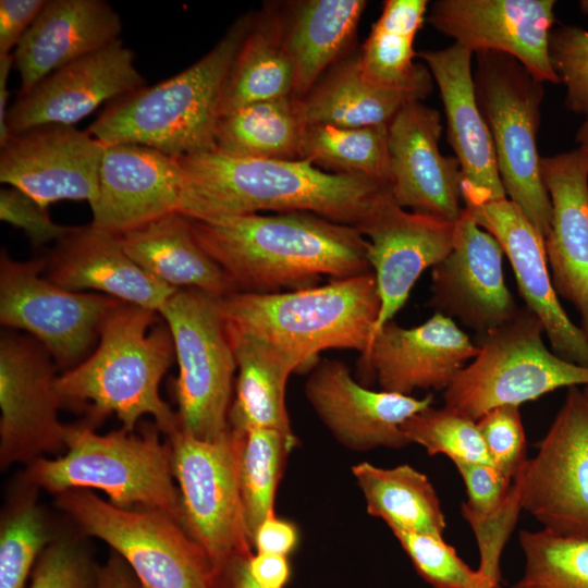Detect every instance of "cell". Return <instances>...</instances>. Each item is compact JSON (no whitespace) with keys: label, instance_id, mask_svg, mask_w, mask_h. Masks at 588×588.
I'll list each match as a JSON object with an SVG mask.
<instances>
[{"label":"cell","instance_id":"cell-1","mask_svg":"<svg viewBox=\"0 0 588 588\" xmlns=\"http://www.w3.org/2000/svg\"><path fill=\"white\" fill-rule=\"evenodd\" d=\"M179 212L217 221L259 211H306L356 225L391 184L331 173L306 159L238 157L217 149L177 158Z\"/></svg>","mask_w":588,"mask_h":588},{"label":"cell","instance_id":"cell-2","mask_svg":"<svg viewBox=\"0 0 588 588\" xmlns=\"http://www.w3.org/2000/svg\"><path fill=\"white\" fill-rule=\"evenodd\" d=\"M201 248L237 292L269 294L372 273L359 230L306 211L189 219Z\"/></svg>","mask_w":588,"mask_h":588},{"label":"cell","instance_id":"cell-3","mask_svg":"<svg viewBox=\"0 0 588 588\" xmlns=\"http://www.w3.org/2000/svg\"><path fill=\"white\" fill-rule=\"evenodd\" d=\"M159 313L121 303L103 319L95 351L57 378L63 408L85 409L96 427L114 414L134 431L149 415L166 437L180 429L176 412L160 393L162 377L175 358L168 326Z\"/></svg>","mask_w":588,"mask_h":588},{"label":"cell","instance_id":"cell-4","mask_svg":"<svg viewBox=\"0 0 588 588\" xmlns=\"http://www.w3.org/2000/svg\"><path fill=\"white\" fill-rule=\"evenodd\" d=\"M217 304L228 330L268 345L296 371L310 370L326 350L364 355L381 307L373 273L278 293L236 291Z\"/></svg>","mask_w":588,"mask_h":588},{"label":"cell","instance_id":"cell-5","mask_svg":"<svg viewBox=\"0 0 588 588\" xmlns=\"http://www.w3.org/2000/svg\"><path fill=\"white\" fill-rule=\"evenodd\" d=\"M253 20L240 16L184 71L108 103L88 133L105 145L138 144L175 158L215 149L221 95Z\"/></svg>","mask_w":588,"mask_h":588},{"label":"cell","instance_id":"cell-6","mask_svg":"<svg viewBox=\"0 0 588 588\" xmlns=\"http://www.w3.org/2000/svg\"><path fill=\"white\" fill-rule=\"evenodd\" d=\"M160 433L152 421L142 425L138 432L121 427L98 434L83 420L68 426L63 455L34 461L20 479L53 495L69 489H97L117 506L156 509L184 527L171 448Z\"/></svg>","mask_w":588,"mask_h":588},{"label":"cell","instance_id":"cell-7","mask_svg":"<svg viewBox=\"0 0 588 588\" xmlns=\"http://www.w3.org/2000/svg\"><path fill=\"white\" fill-rule=\"evenodd\" d=\"M476 62V98L492 137L504 191L544 238L552 207L537 149L542 82L505 53L478 52Z\"/></svg>","mask_w":588,"mask_h":588},{"label":"cell","instance_id":"cell-8","mask_svg":"<svg viewBox=\"0 0 588 588\" xmlns=\"http://www.w3.org/2000/svg\"><path fill=\"white\" fill-rule=\"evenodd\" d=\"M543 333L538 317L524 306L509 322L480 334L477 356L443 391L444 406L476 421L498 406L588 385V367L549 351Z\"/></svg>","mask_w":588,"mask_h":588},{"label":"cell","instance_id":"cell-9","mask_svg":"<svg viewBox=\"0 0 588 588\" xmlns=\"http://www.w3.org/2000/svg\"><path fill=\"white\" fill-rule=\"evenodd\" d=\"M54 504L83 535L118 553L144 588H212L216 569L209 555L166 513L120 507L89 489L57 493Z\"/></svg>","mask_w":588,"mask_h":588},{"label":"cell","instance_id":"cell-10","mask_svg":"<svg viewBox=\"0 0 588 588\" xmlns=\"http://www.w3.org/2000/svg\"><path fill=\"white\" fill-rule=\"evenodd\" d=\"M217 299L179 289L159 309L179 365L174 381L180 429L215 441L229 430L236 359Z\"/></svg>","mask_w":588,"mask_h":588},{"label":"cell","instance_id":"cell-11","mask_svg":"<svg viewBox=\"0 0 588 588\" xmlns=\"http://www.w3.org/2000/svg\"><path fill=\"white\" fill-rule=\"evenodd\" d=\"M167 440L184 527L207 552L215 569L236 554L254 553L238 483L241 432L230 428L222 438L206 441L177 429Z\"/></svg>","mask_w":588,"mask_h":588},{"label":"cell","instance_id":"cell-12","mask_svg":"<svg viewBox=\"0 0 588 588\" xmlns=\"http://www.w3.org/2000/svg\"><path fill=\"white\" fill-rule=\"evenodd\" d=\"M45 267L46 258L20 261L1 250L0 322L26 331L68 370L85 358L103 319L122 302L66 290L42 274Z\"/></svg>","mask_w":588,"mask_h":588},{"label":"cell","instance_id":"cell-13","mask_svg":"<svg viewBox=\"0 0 588 588\" xmlns=\"http://www.w3.org/2000/svg\"><path fill=\"white\" fill-rule=\"evenodd\" d=\"M522 509L542 529L588 540V400L567 388L549 430L514 478Z\"/></svg>","mask_w":588,"mask_h":588},{"label":"cell","instance_id":"cell-14","mask_svg":"<svg viewBox=\"0 0 588 588\" xmlns=\"http://www.w3.org/2000/svg\"><path fill=\"white\" fill-rule=\"evenodd\" d=\"M57 365L34 338L4 331L0 338V468L28 465L65 452L68 426L57 390Z\"/></svg>","mask_w":588,"mask_h":588},{"label":"cell","instance_id":"cell-15","mask_svg":"<svg viewBox=\"0 0 588 588\" xmlns=\"http://www.w3.org/2000/svg\"><path fill=\"white\" fill-rule=\"evenodd\" d=\"M106 145L74 125L50 124L13 134L0 151V182L47 208L97 199Z\"/></svg>","mask_w":588,"mask_h":588},{"label":"cell","instance_id":"cell-16","mask_svg":"<svg viewBox=\"0 0 588 588\" xmlns=\"http://www.w3.org/2000/svg\"><path fill=\"white\" fill-rule=\"evenodd\" d=\"M503 255L499 241L464 207L452 250L431 271V307L478 335L512 320L519 307L504 280Z\"/></svg>","mask_w":588,"mask_h":588},{"label":"cell","instance_id":"cell-17","mask_svg":"<svg viewBox=\"0 0 588 588\" xmlns=\"http://www.w3.org/2000/svg\"><path fill=\"white\" fill-rule=\"evenodd\" d=\"M554 0H438L427 22L473 53L518 60L538 81L560 84L549 56Z\"/></svg>","mask_w":588,"mask_h":588},{"label":"cell","instance_id":"cell-18","mask_svg":"<svg viewBox=\"0 0 588 588\" xmlns=\"http://www.w3.org/2000/svg\"><path fill=\"white\" fill-rule=\"evenodd\" d=\"M355 226L368 241L367 257L381 303L376 333L405 305L422 272L450 254L455 222L407 211L388 195Z\"/></svg>","mask_w":588,"mask_h":588},{"label":"cell","instance_id":"cell-19","mask_svg":"<svg viewBox=\"0 0 588 588\" xmlns=\"http://www.w3.org/2000/svg\"><path fill=\"white\" fill-rule=\"evenodd\" d=\"M304 392L334 439L357 452L411 444L402 425L433 402L430 393L417 399L368 389L353 378L344 362L328 358L319 359L309 370Z\"/></svg>","mask_w":588,"mask_h":588},{"label":"cell","instance_id":"cell-20","mask_svg":"<svg viewBox=\"0 0 588 588\" xmlns=\"http://www.w3.org/2000/svg\"><path fill=\"white\" fill-rule=\"evenodd\" d=\"M146 86L134 52L122 40L49 74L9 109L10 136L30 128L75 125L103 102H112Z\"/></svg>","mask_w":588,"mask_h":588},{"label":"cell","instance_id":"cell-21","mask_svg":"<svg viewBox=\"0 0 588 588\" xmlns=\"http://www.w3.org/2000/svg\"><path fill=\"white\" fill-rule=\"evenodd\" d=\"M478 351L453 319L436 313L413 328L393 320L384 323L360 355L359 367L383 391L405 395L416 390L444 391Z\"/></svg>","mask_w":588,"mask_h":588},{"label":"cell","instance_id":"cell-22","mask_svg":"<svg viewBox=\"0 0 588 588\" xmlns=\"http://www.w3.org/2000/svg\"><path fill=\"white\" fill-rule=\"evenodd\" d=\"M440 112L420 101L402 107L389 124L391 198L402 208L455 222L463 212L461 168L439 150Z\"/></svg>","mask_w":588,"mask_h":588},{"label":"cell","instance_id":"cell-23","mask_svg":"<svg viewBox=\"0 0 588 588\" xmlns=\"http://www.w3.org/2000/svg\"><path fill=\"white\" fill-rule=\"evenodd\" d=\"M465 208L501 244L525 307L542 323L553 353L588 367V336L569 319L558 298L548 269L544 238L509 198Z\"/></svg>","mask_w":588,"mask_h":588},{"label":"cell","instance_id":"cell-24","mask_svg":"<svg viewBox=\"0 0 588 588\" xmlns=\"http://www.w3.org/2000/svg\"><path fill=\"white\" fill-rule=\"evenodd\" d=\"M417 56L426 62L440 90L448 140L461 168L464 207L507 198L492 137L476 98L473 52L454 42Z\"/></svg>","mask_w":588,"mask_h":588},{"label":"cell","instance_id":"cell-25","mask_svg":"<svg viewBox=\"0 0 588 588\" xmlns=\"http://www.w3.org/2000/svg\"><path fill=\"white\" fill-rule=\"evenodd\" d=\"M177 158L138 144L106 145L90 225L120 236L179 212Z\"/></svg>","mask_w":588,"mask_h":588},{"label":"cell","instance_id":"cell-26","mask_svg":"<svg viewBox=\"0 0 588 588\" xmlns=\"http://www.w3.org/2000/svg\"><path fill=\"white\" fill-rule=\"evenodd\" d=\"M552 217L544 250L556 294L580 316L588 336V151L581 147L540 159Z\"/></svg>","mask_w":588,"mask_h":588},{"label":"cell","instance_id":"cell-27","mask_svg":"<svg viewBox=\"0 0 588 588\" xmlns=\"http://www.w3.org/2000/svg\"><path fill=\"white\" fill-rule=\"evenodd\" d=\"M44 273L66 290H91L157 313L176 291L143 270L118 236L90 224L73 226L56 243Z\"/></svg>","mask_w":588,"mask_h":588},{"label":"cell","instance_id":"cell-28","mask_svg":"<svg viewBox=\"0 0 588 588\" xmlns=\"http://www.w3.org/2000/svg\"><path fill=\"white\" fill-rule=\"evenodd\" d=\"M122 22L103 0H47L13 51L24 95L52 72L120 40Z\"/></svg>","mask_w":588,"mask_h":588},{"label":"cell","instance_id":"cell-29","mask_svg":"<svg viewBox=\"0 0 588 588\" xmlns=\"http://www.w3.org/2000/svg\"><path fill=\"white\" fill-rule=\"evenodd\" d=\"M118 237L143 270L173 289H193L215 298L236 292L228 274L197 243L189 219L180 212Z\"/></svg>","mask_w":588,"mask_h":588},{"label":"cell","instance_id":"cell-30","mask_svg":"<svg viewBox=\"0 0 588 588\" xmlns=\"http://www.w3.org/2000/svg\"><path fill=\"white\" fill-rule=\"evenodd\" d=\"M364 0H307L284 16L283 36L294 68L293 97L302 99L328 69L348 56Z\"/></svg>","mask_w":588,"mask_h":588},{"label":"cell","instance_id":"cell-31","mask_svg":"<svg viewBox=\"0 0 588 588\" xmlns=\"http://www.w3.org/2000/svg\"><path fill=\"white\" fill-rule=\"evenodd\" d=\"M237 366L229 426L237 431L272 429L298 444L285 404L286 382L294 366L274 350L225 328Z\"/></svg>","mask_w":588,"mask_h":588},{"label":"cell","instance_id":"cell-32","mask_svg":"<svg viewBox=\"0 0 588 588\" xmlns=\"http://www.w3.org/2000/svg\"><path fill=\"white\" fill-rule=\"evenodd\" d=\"M428 1L387 0L359 50L363 77L371 85L412 93L424 99L432 89V76L414 63V39L420 29Z\"/></svg>","mask_w":588,"mask_h":588},{"label":"cell","instance_id":"cell-33","mask_svg":"<svg viewBox=\"0 0 588 588\" xmlns=\"http://www.w3.org/2000/svg\"><path fill=\"white\" fill-rule=\"evenodd\" d=\"M420 100L408 91L369 84L356 51L330 68L299 102L306 125L365 127L389 125L404 105Z\"/></svg>","mask_w":588,"mask_h":588},{"label":"cell","instance_id":"cell-34","mask_svg":"<svg viewBox=\"0 0 588 588\" xmlns=\"http://www.w3.org/2000/svg\"><path fill=\"white\" fill-rule=\"evenodd\" d=\"M295 74L286 51L282 14L254 15L225 82L220 117L244 106L293 96Z\"/></svg>","mask_w":588,"mask_h":588},{"label":"cell","instance_id":"cell-35","mask_svg":"<svg viewBox=\"0 0 588 588\" xmlns=\"http://www.w3.org/2000/svg\"><path fill=\"white\" fill-rule=\"evenodd\" d=\"M367 513L392 530L443 537L446 519L429 478L408 464L383 468L362 462L352 467Z\"/></svg>","mask_w":588,"mask_h":588},{"label":"cell","instance_id":"cell-36","mask_svg":"<svg viewBox=\"0 0 588 588\" xmlns=\"http://www.w3.org/2000/svg\"><path fill=\"white\" fill-rule=\"evenodd\" d=\"M305 126L299 99L293 96L250 103L219 118L215 149L238 157L301 159Z\"/></svg>","mask_w":588,"mask_h":588},{"label":"cell","instance_id":"cell-37","mask_svg":"<svg viewBox=\"0 0 588 588\" xmlns=\"http://www.w3.org/2000/svg\"><path fill=\"white\" fill-rule=\"evenodd\" d=\"M301 159L331 173L362 175L391 184L389 125H306Z\"/></svg>","mask_w":588,"mask_h":588},{"label":"cell","instance_id":"cell-38","mask_svg":"<svg viewBox=\"0 0 588 588\" xmlns=\"http://www.w3.org/2000/svg\"><path fill=\"white\" fill-rule=\"evenodd\" d=\"M38 489L20 479L0 519V588H25L44 549L56 539Z\"/></svg>","mask_w":588,"mask_h":588},{"label":"cell","instance_id":"cell-39","mask_svg":"<svg viewBox=\"0 0 588 588\" xmlns=\"http://www.w3.org/2000/svg\"><path fill=\"white\" fill-rule=\"evenodd\" d=\"M241 432L238 483L248 539L274 513V500L287 455L298 444L277 430L252 428Z\"/></svg>","mask_w":588,"mask_h":588},{"label":"cell","instance_id":"cell-40","mask_svg":"<svg viewBox=\"0 0 588 588\" xmlns=\"http://www.w3.org/2000/svg\"><path fill=\"white\" fill-rule=\"evenodd\" d=\"M524 571L511 588H588V540L523 529Z\"/></svg>","mask_w":588,"mask_h":588},{"label":"cell","instance_id":"cell-41","mask_svg":"<svg viewBox=\"0 0 588 588\" xmlns=\"http://www.w3.org/2000/svg\"><path fill=\"white\" fill-rule=\"evenodd\" d=\"M402 431L409 443L422 446L429 455H445L453 463L492 464L476 421L445 406L416 413L404 421Z\"/></svg>","mask_w":588,"mask_h":588},{"label":"cell","instance_id":"cell-42","mask_svg":"<svg viewBox=\"0 0 588 588\" xmlns=\"http://www.w3.org/2000/svg\"><path fill=\"white\" fill-rule=\"evenodd\" d=\"M417 574L433 588H482L481 577L443 537L395 531Z\"/></svg>","mask_w":588,"mask_h":588},{"label":"cell","instance_id":"cell-43","mask_svg":"<svg viewBox=\"0 0 588 588\" xmlns=\"http://www.w3.org/2000/svg\"><path fill=\"white\" fill-rule=\"evenodd\" d=\"M98 566L81 541L57 536L36 561L28 588H99Z\"/></svg>","mask_w":588,"mask_h":588},{"label":"cell","instance_id":"cell-44","mask_svg":"<svg viewBox=\"0 0 588 588\" xmlns=\"http://www.w3.org/2000/svg\"><path fill=\"white\" fill-rule=\"evenodd\" d=\"M549 56L560 83L566 88V108L588 117V30L567 25L553 27Z\"/></svg>","mask_w":588,"mask_h":588},{"label":"cell","instance_id":"cell-45","mask_svg":"<svg viewBox=\"0 0 588 588\" xmlns=\"http://www.w3.org/2000/svg\"><path fill=\"white\" fill-rule=\"evenodd\" d=\"M491 463L514 478L528 461L527 442L518 405H502L476 420Z\"/></svg>","mask_w":588,"mask_h":588},{"label":"cell","instance_id":"cell-46","mask_svg":"<svg viewBox=\"0 0 588 588\" xmlns=\"http://www.w3.org/2000/svg\"><path fill=\"white\" fill-rule=\"evenodd\" d=\"M522 510L519 491L517 485L513 482L504 504L493 515L481 518L462 513L471 527L478 544L480 562L477 571L481 577L482 588H500V559Z\"/></svg>","mask_w":588,"mask_h":588},{"label":"cell","instance_id":"cell-47","mask_svg":"<svg viewBox=\"0 0 588 588\" xmlns=\"http://www.w3.org/2000/svg\"><path fill=\"white\" fill-rule=\"evenodd\" d=\"M465 485L467 501L461 513L486 518L497 513L509 497L514 480L489 463H453Z\"/></svg>","mask_w":588,"mask_h":588},{"label":"cell","instance_id":"cell-48","mask_svg":"<svg viewBox=\"0 0 588 588\" xmlns=\"http://www.w3.org/2000/svg\"><path fill=\"white\" fill-rule=\"evenodd\" d=\"M0 219L21 229L36 246L51 241L57 243L73 229L52 221L47 208L10 186L0 191Z\"/></svg>","mask_w":588,"mask_h":588},{"label":"cell","instance_id":"cell-49","mask_svg":"<svg viewBox=\"0 0 588 588\" xmlns=\"http://www.w3.org/2000/svg\"><path fill=\"white\" fill-rule=\"evenodd\" d=\"M47 0L0 1V56L13 53Z\"/></svg>","mask_w":588,"mask_h":588},{"label":"cell","instance_id":"cell-50","mask_svg":"<svg viewBox=\"0 0 588 588\" xmlns=\"http://www.w3.org/2000/svg\"><path fill=\"white\" fill-rule=\"evenodd\" d=\"M298 539L296 525L272 513L258 526L253 548L256 552L287 556L295 550Z\"/></svg>","mask_w":588,"mask_h":588},{"label":"cell","instance_id":"cell-51","mask_svg":"<svg viewBox=\"0 0 588 588\" xmlns=\"http://www.w3.org/2000/svg\"><path fill=\"white\" fill-rule=\"evenodd\" d=\"M248 569L262 588H285L291 577L287 556L280 554L253 553L248 560Z\"/></svg>","mask_w":588,"mask_h":588},{"label":"cell","instance_id":"cell-52","mask_svg":"<svg viewBox=\"0 0 588 588\" xmlns=\"http://www.w3.org/2000/svg\"><path fill=\"white\" fill-rule=\"evenodd\" d=\"M252 554H236L216 568L212 588H262L248 569Z\"/></svg>","mask_w":588,"mask_h":588},{"label":"cell","instance_id":"cell-53","mask_svg":"<svg viewBox=\"0 0 588 588\" xmlns=\"http://www.w3.org/2000/svg\"><path fill=\"white\" fill-rule=\"evenodd\" d=\"M98 584L99 588H144L127 563L112 550L98 566Z\"/></svg>","mask_w":588,"mask_h":588},{"label":"cell","instance_id":"cell-54","mask_svg":"<svg viewBox=\"0 0 588 588\" xmlns=\"http://www.w3.org/2000/svg\"><path fill=\"white\" fill-rule=\"evenodd\" d=\"M14 66L13 54L0 56V146H3L9 139L8 114H9V89L8 78L11 69Z\"/></svg>","mask_w":588,"mask_h":588},{"label":"cell","instance_id":"cell-55","mask_svg":"<svg viewBox=\"0 0 588 588\" xmlns=\"http://www.w3.org/2000/svg\"><path fill=\"white\" fill-rule=\"evenodd\" d=\"M575 140L579 144V147L588 151V117H586L585 121L577 130Z\"/></svg>","mask_w":588,"mask_h":588},{"label":"cell","instance_id":"cell-56","mask_svg":"<svg viewBox=\"0 0 588 588\" xmlns=\"http://www.w3.org/2000/svg\"><path fill=\"white\" fill-rule=\"evenodd\" d=\"M580 10L583 13L588 14V0L580 1Z\"/></svg>","mask_w":588,"mask_h":588},{"label":"cell","instance_id":"cell-57","mask_svg":"<svg viewBox=\"0 0 588 588\" xmlns=\"http://www.w3.org/2000/svg\"><path fill=\"white\" fill-rule=\"evenodd\" d=\"M583 392L588 400V385L583 387Z\"/></svg>","mask_w":588,"mask_h":588}]
</instances>
